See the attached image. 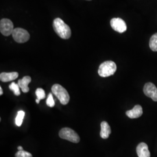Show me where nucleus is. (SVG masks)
Listing matches in <instances>:
<instances>
[{"label": "nucleus", "instance_id": "f257e3e1", "mask_svg": "<svg viewBox=\"0 0 157 157\" xmlns=\"http://www.w3.org/2000/svg\"><path fill=\"white\" fill-rule=\"evenodd\" d=\"M53 28L56 33L63 39H69L71 36V30L69 26L59 17L54 19Z\"/></svg>", "mask_w": 157, "mask_h": 157}, {"label": "nucleus", "instance_id": "f03ea898", "mask_svg": "<svg viewBox=\"0 0 157 157\" xmlns=\"http://www.w3.org/2000/svg\"><path fill=\"white\" fill-rule=\"evenodd\" d=\"M117 65L112 61H107L102 63L99 67L98 75L103 78L113 75L117 71Z\"/></svg>", "mask_w": 157, "mask_h": 157}, {"label": "nucleus", "instance_id": "7ed1b4c3", "mask_svg": "<svg viewBox=\"0 0 157 157\" xmlns=\"http://www.w3.org/2000/svg\"><path fill=\"white\" fill-rule=\"evenodd\" d=\"M52 93L63 105H67L70 100V97L67 90L59 84H54L51 88Z\"/></svg>", "mask_w": 157, "mask_h": 157}, {"label": "nucleus", "instance_id": "20e7f679", "mask_svg": "<svg viewBox=\"0 0 157 157\" xmlns=\"http://www.w3.org/2000/svg\"><path fill=\"white\" fill-rule=\"evenodd\" d=\"M59 137L67 140L69 141L74 143H78L80 141L78 135L72 129L69 128H64L59 132Z\"/></svg>", "mask_w": 157, "mask_h": 157}, {"label": "nucleus", "instance_id": "39448f33", "mask_svg": "<svg viewBox=\"0 0 157 157\" xmlns=\"http://www.w3.org/2000/svg\"><path fill=\"white\" fill-rule=\"evenodd\" d=\"M12 35L14 40L18 43H26L30 39L28 32L22 28L14 29Z\"/></svg>", "mask_w": 157, "mask_h": 157}, {"label": "nucleus", "instance_id": "423d86ee", "mask_svg": "<svg viewBox=\"0 0 157 157\" xmlns=\"http://www.w3.org/2000/svg\"><path fill=\"white\" fill-rule=\"evenodd\" d=\"M13 25L11 21L8 19H2L0 22V31L5 36H9L13 31Z\"/></svg>", "mask_w": 157, "mask_h": 157}, {"label": "nucleus", "instance_id": "0eeeda50", "mask_svg": "<svg viewBox=\"0 0 157 157\" xmlns=\"http://www.w3.org/2000/svg\"><path fill=\"white\" fill-rule=\"evenodd\" d=\"M111 26L116 32L120 33L124 32L127 29V26L123 19L119 17L113 18L111 21Z\"/></svg>", "mask_w": 157, "mask_h": 157}, {"label": "nucleus", "instance_id": "6e6552de", "mask_svg": "<svg viewBox=\"0 0 157 157\" xmlns=\"http://www.w3.org/2000/svg\"><path fill=\"white\" fill-rule=\"evenodd\" d=\"M143 91L146 96L151 98L153 101H157V88L153 83H146L144 85Z\"/></svg>", "mask_w": 157, "mask_h": 157}, {"label": "nucleus", "instance_id": "1a4fd4ad", "mask_svg": "<svg viewBox=\"0 0 157 157\" xmlns=\"http://www.w3.org/2000/svg\"><path fill=\"white\" fill-rule=\"evenodd\" d=\"M136 152L139 157H150L148 147L144 143H141L136 148Z\"/></svg>", "mask_w": 157, "mask_h": 157}, {"label": "nucleus", "instance_id": "9d476101", "mask_svg": "<svg viewBox=\"0 0 157 157\" xmlns=\"http://www.w3.org/2000/svg\"><path fill=\"white\" fill-rule=\"evenodd\" d=\"M143 108L139 105H136L131 110L128 111L126 112V115L131 119H135L140 117L143 115Z\"/></svg>", "mask_w": 157, "mask_h": 157}, {"label": "nucleus", "instance_id": "9b49d317", "mask_svg": "<svg viewBox=\"0 0 157 157\" xmlns=\"http://www.w3.org/2000/svg\"><path fill=\"white\" fill-rule=\"evenodd\" d=\"M32 81V78L29 76H24L22 79H20L17 82V84L23 93H28L29 91L28 85Z\"/></svg>", "mask_w": 157, "mask_h": 157}, {"label": "nucleus", "instance_id": "f8f14e48", "mask_svg": "<svg viewBox=\"0 0 157 157\" xmlns=\"http://www.w3.org/2000/svg\"><path fill=\"white\" fill-rule=\"evenodd\" d=\"M111 133V129L109 124L105 121L102 122L101 124V132L100 136L104 139H107Z\"/></svg>", "mask_w": 157, "mask_h": 157}, {"label": "nucleus", "instance_id": "ddd939ff", "mask_svg": "<svg viewBox=\"0 0 157 157\" xmlns=\"http://www.w3.org/2000/svg\"><path fill=\"white\" fill-rule=\"evenodd\" d=\"M19 74L16 72H2L0 74V80L2 82H8L17 78Z\"/></svg>", "mask_w": 157, "mask_h": 157}, {"label": "nucleus", "instance_id": "4468645a", "mask_svg": "<svg viewBox=\"0 0 157 157\" xmlns=\"http://www.w3.org/2000/svg\"><path fill=\"white\" fill-rule=\"evenodd\" d=\"M149 45L152 51H157V33L152 36L150 40Z\"/></svg>", "mask_w": 157, "mask_h": 157}, {"label": "nucleus", "instance_id": "2eb2a0df", "mask_svg": "<svg viewBox=\"0 0 157 157\" xmlns=\"http://www.w3.org/2000/svg\"><path fill=\"white\" fill-rule=\"evenodd\" d=\"M25 115V113L23 111H19L17 113V117L15 119V124L17 126H21L23 123V121Z\"/></svg>", "mask_w": 157, "mask_h": 157}, {"label": "nucleus", "instance_id": "dca6fc26", "mask_svg": "<svg viewBox=\"0 0 157 157\" xmlns=\"http://www.w3.org/2000/svg\"><path fill=\"white\" fill-rule=\"evenodd\" d=\"M9 88L10 90L13 92L15 95L18 96L21 94L20 87L19 86L18 84H16L15 82H12L11 84L10 85Z\"/></svg>", "mask_w": 157, "mask_h": 157}, {"label": "nucleus", "instance_id": "f3484780", "mask_svg": "<svg viewBox=\"0 0 157 157\" xmlns=\"http://www.w3.org/2000/svg\"><path fill=\"white\" fill-rule=\"evenodd\" d=\"M36 95L37 96V98L39 100H43L45 98V91L41 88H38L36 91Z\"/></svg>", "mask_w": 157, "mask_h": 157}, {"label": "nucleus", "instance_id": "a211bd4d", "mask_svg": "<svg viewBox=\"0 0 157 157\" xmlns=\"http://www.w3.org/2000/svg\"><path fill=\"white\" fill-rule=\"evenodd\" d=\"M15 157H33L32 154L25 151H18L15 154Z\"/></svg>", "mask_w": 157, "mask_h": 157}, {"label": "nucleus", "instance_id": "6ab92c4d", "mask_svg": "<svg viewBox=\"0 0 157 157\" xmlns=\"http://www.w3.org/2000/svg\"><path fill=\"white\" fill-rule=\"evenodd\" d=\"M46 103H47V105L48 107H51V108L54 107L55 102L54 100L52 93H49V94L48 95V98H47V101H46Z\"/></svg>", "mask_w": 157, "mask_h": 157}, {"label": "nucleus", "instance_id": "aec40b11", "mask_svg": "<svg viewBox=\"0 0 157 157\" xmlns=\"http://www.w3.org/2000/svg\"><path fill=\"white\" fill-rule=\"evenodd\" d=\"M17 150H18L19 151H22V150H23V147H21V146H19V147H17Z\"/></svg>", "mask_w": 157, "mask_h": 157}, {"label": "nucleus", "instance_id": "412c9836", "mask_svg": "<svg viewBox=\"0 0 157 157\" xmlns=\"http://www.w3.org/2000/svg\"><path fill=\"white\" fill-rule=\"evenodd\" d=\"M2 94H3V90H2V87H0V95H2Z\"/></svg>", "mask_w": 157, "mask_h": 157}, {"label": "nucleus", "instance_id": "4be33fe9", "mask_svg": "<svg viewBox=\"0 0 157 157\" xmlns=\"http://www.w3.org/2000/svg\"><path fill=\"white\" fill-rule=\"evenodd\" d=\"M40 100H39L37 99V98L36 100V103H37V104H39L40 102Z\"/></svg>", "mask_w": 157, "mask_h": 157}, {"label": "nucleus", "instance_id": "5701e85b", "mask_svg": "<svg viewBox=\"0 0 157 157\" xmlns=\"http://www.w3.org/2000/svg\"><path fill=\"white\" fill-rule=\"evenodd\" d=\"M87 1H91V0H87Z\"/></svg>", "mask_w": 157, "mask_h": 157}]
</instances>
